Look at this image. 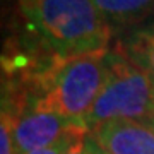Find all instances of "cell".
I'll list each match as a JSON object with an SVG mask.
<instances>
[{"instance_id":"obj_11","label":"cell","mask_w":154,"mask_h":154,"mask_svg":"<svg viewBox=\"0 0 154 154\" xmlns=\"http://www.w3.org/2000/svg\"><path fill=\"white\" fill-rule=\"evenodd\" d=\"M91 154H108L105 149L101 147V146L93 139V135H91Z\"/></svg>"},{"instance_id":"obj_7","label":"cell","mask_w":154,"mask_h":154,"mask_svg":"<svg viewBox=\"0 0 154 154\" xmlns=\"http://www.w3.org/2000/svg\"><path fill=\"white\" fill-rule=\"evenodd\" d=\"M115 28H134L154 16V0H93Z\"/></svg>"},{"instance_id":"obj_2","label":"cell","mask_w":154,"mask_h":154,"mask_svg":"<svg viewBox=\"0 0 154 154\" xmlns=\"http://www.w3.org/2000/svg\"><path fill=\"white\" fill-rule=\"evenodd\" d=\"M106 69L108 50L69 58L57 57L34 77L24 91L19 94L2 96H29L48 110L57 111L74 122L86 123V116L105 84Z\"/></svg>"},{"instance_id":"obj_10","label":"cell","mask_w":154,"mask_h":154,"mask_svg":"<svg viewBox=\"0 0 154 154\" xmlns=\"http://www.w3.org/2000/svg\"><path fill=\"white\" fill-rule=\"evenodd\" d=\"M67 154H91V134L81 135Z\"/></svg>"},{"instance_id":"obj_6","label":"cell","mask_w":154,"mask_h":154,"mask_svg":"<svg viewBox=\"0 0 154 154\" xmlns=\"http://www.w3.org/2000/svg\"><path fill=\"white\" fill-rule=\"evenodd\" d=\"M115 48L139 69L154 77V21L123 29Z\"/></svg>"},{"instance_id":"obj_8","label":"cell","mask_w":154,"mask_h":154,"mask_svg":"<svg viewBox=\"0 0 154 154\" xmlns=\"http://www.w3.org/2000/svg\"><path fill=\"white\" fill-rule=\"evenodd\" d=\"M0 152L2 154H16L14 118L4 108H2V116H0Z\"/></svg>"},{"instance_id":"obj_9","label":"cell","mask_w":154,"mask_h":154,"mask_svg":"<svg viewBox=\"0 0 154 154\" xmlns=\"http://www.w3.org/2000/svg\"><path fill=\"white\" fill-rule=\"evenodd\" d=\"M84 134H89V132L69 134V135H65L63 139H60L58 142L51 144V146H48V147H45V149H39V151H33V152H29V154H67L69 149L74 146V142H75L81 135H84Z\"/></svg>"},{"instance_id":"obj_5","label":"cell","mask_w":154,"mask_h":154,"mask_svg":"<svg viewBox=\"0 0 154 154\" xmlns=\"http://www.w3.org/2000/svg\"><path fill=\"white\" fill-rule=\"evenodd\" d=\"M89 134L108 154H154V128L146 122L115 120Z\"/></svg>"},{"instance_id":"obj_3","label":"cell","mask_w":154,"mask_h":154,"mask_svg":"<svg viewBox=\"0 0 154 154\" xmlns=\"http://www.w3.org/2000/svg\"><path fill=\"white\" fill-rule=\"evenodd\" d=\"M151 118H154V77L111 46L105 84L86 116L88 130L115 120L147 122Z\"/></svg>"},{"instance_id":"obj_12","label":"cell","mask_w":154,"mask_h":154,"mask_svg":"<svg viewBox=\"0 0 154 154\" xmlns=\"http://www.w3.org/2000/svg\"><path fill=\"white\" fill-rule=\"evenodd\" d=\"M146 123H147V125H151V127H152V128H154V118H151V120H147V122H146Z\"/></svg>"},{"instance_id":"obj_13","label":"cell","mask_w":154,"mask_h":154,"mask_svg":"<svg viewBox=\"0 0 154 154\" xmlns=\"http://www.w3.org/2000/svg\"><path fill=\"white\" fill-rule=\"evenodd\" d=\"M17 2H26V0H17Z\"/></svg>"},{"instance_id":"obj_1","label":"cell","mask_w":154,"mask_h":154,"mask_svg":"<svg viewBox=\"0 0 154 154\" xmlns=\"http://www.w3.org/2000/svg\"><path fill=\"white\" fill-rule=\"evenodd\" d=\"M19 7L34 39L57 57L111 48L113 26L93 0H26Z\"/></svg>"},{"instance_id":"obj_4","label":"cell","mask_w":154,"mask_h":154,"mask_svg":"<svg viewBox=\"0 0 154 154\" xmlns=\"http://www.w3.org/2000/svg\"><path fill=\"white\" fill-rule=\"evenodd\" d=\"M2 108L14 118L16 154H29L58 142L69 134L89 132L86 123L74 122L67 116L41 106L36 99L2 96Z\"/></svg>"}]
</instances>
